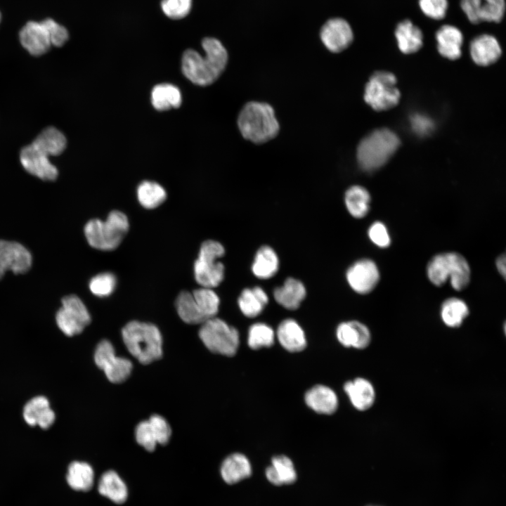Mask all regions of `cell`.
<instances>
[{"instance_id": "7c38bea8", "label": "cell", "mask_w": 506, "mask_h": 506, "mask_svg": "<svg viewBox=\"0 0 506 506\" xmlns=\"http://www.w3.org/2000/svg\"><path fill=\"white\" fill-rule=\"evenodd\" d=\"M94 361L112 383H120L126 380L132 370L131 362L126 358L117 356L112 344L106 339L97 345Z\"/></svg>"}, {"instance_id": "4fadbf2b", "label": "cell", "mask_w": 506, "mask_h": 506, "mask_svg": "<svg viewBox=\"0 0 506 506\" xmlns=\"http://www.w3.org/2000/svg\"><path fill=\"white\" fill-rule=\"evenodd\" d=\"M171 434L169 424L159 415H153L148 420L141 422L135 430L137 443L148 451H153L157 443L166 444Z\"/></svg>"}, {"instance_id": "8fae6325", "label": "cell", "mask_w": 506, "mask_h": 506, "mask_svg": "<svg viewBox=\"0 0 506 506\" xmlns=\"http://www.w3.org/2000/svg\"><path fill=\"white\" fill-rule=\"evenodd\" d=\"M56 318L59 328L67 336L79 334L91 322L86 306L74 294L62 299V306L58 311Z\"/></svg>"}, {"instance_id": "74e56055", "label": "cell", "mask_w": 506, "mask_h": 506, "mask_svg": "<svg viewBox=\"0 0 506 506\" xmlns=\"http://www.w3.org/2000/svg\"><path fill=\"white\" fill-rule=\"evenodd\" d=\"M469 315L467 304L457 297L446 299L441 307V318L443 323L450 327H457L462 325Z\"/></svg>"}, {"instance_id": "8d00e7d4", "label": "cell", "mask_w": 506, "mask_h": 506, "mask_svg": "<svg viewBox=\"0 0 506 506\" xmlns=\"http://www.w3.org/2000/svg\"><path fill=\"white\" fill-rule=\"evenodd\" d=\"M93 470L88 463L75 461L69 465L67 481L72 488L89 491L93 484Z\"/></svg>"}, {"instance_id": "ac0fdd59", "label": "cell", "mask_w": 506, "mask_h": 506, "mask_svg": "<svg viewBox=\"0 0 506 506\" xmlns=\"http://www.w3.org/2000/svg\"><path fill=\"white\" fill-rule=\"evenodd\" d=\"M20 160L27 172L42 180L53 181L58 176V169L52 164L48 156L32 144L22 148Z\"/></svg>"}, {"instance_id": "ee69618b", "label": "cell", "mask_w": 506, "mask_h": 506, "mask_svg": "<svg viewBox=\"0 0 506 506\" xmlns=\"http://www.w3.org/2000/svg\"><path fill=\"white\" fill-rule=\"evenodd\" d=\"M419 6L423 13L434 20H441L446 15L447 0H419Z\"/></svg>"}, {"instance_id": "2e32d148", "label": "cell", "mask_w": 506, "mask_h": 506, "mask_svg": "<svg viewBox=\"0 0 506 506\" xmlns=\"http://www.w3.org/2000/svg\"><path fill=\"white\" fill-rule=\"evenodd\" d=\"M32 260L30 252L21 244L0 240V278L7 271L15 274L27 272L31 267Z\"/></svg>"}, {"instance_id": "6da1fadb", "label": "cell", "mask_w": 506, "mask_h": 506, "mask_svg": "<svg viewBox=\"0 0 506 506\" xmlns=\"http://www.w3.org/2000/svg\"><path fill=\"white\" fill-rule=\"evenodd\" d=\"M205 56L193 49L186 50L181 59V70L193 84L207 86L221 74L228 63V52L222 43L214 37H206L202 41Z\"/></svg>"}, {"instance_id": "f6af8a7d", "label": "cell", "mask_w": 506, "mask_h": 506, "mask_svg": "<svg viewBox=\"0 0 506 506\" xmlns=\"http://www.w3.org/2000/svg\"><path fill=\"white\" fill-rule=\"evenodd\" d=\"M368 238L376 246L385 248L391 243V238L386 226L380 221H375L368 230Z\"/></svg>"}, {"instance_id": "52a82bcc", "label": "cell", "mask_w": 506, "mask_h": 506, "mask_svg": "<svg viewBox=\"0 0 506 506\" xmlns=\"http://www.w3.org/2000/svg\"><path fill=\"white\" fill-rule=\"evenodd\" d=\"M129 223L122 212H111L105 221L90 220L84 227L87 242L93 248L110 251L117 248L126 234Z\"/></svg>"}, {"instance_id": "4316f807", "label": "cell", "mask_w": 506, "mask_h": 506, "mask_svg": "<svg viewBox=\"0 0 506 506\" xmlns=\"http://www.w3.org/2000/svg\"><path fill=\"white\" fill-rule=\"evenodd\" d=\"M23 416L28 424L39 425L43 429L48 428L55 420V413L44 396H37L28 401L24 407Z\"/></svg>"}, {"instance_id": "cb8c5ba5", "label": "cell", "mask_w": 506, "mask_h": 506, "mask_svg": "<svg viewBox=\"0 0 506 506\" xmlns=\"http://www.w3.org/2000/svg\"><path fill=\"white\" fill-rule=\"evenodd\" d=\"M304 400L311 409L320 414H332L338 407L335 392L325 385L318 384L311 387L306 392Z\"/></svg>"}, {"instance_id": "277c9868", "label": "cell", "mask_w": 506, "mask_h": 506, "mask_svg": "<svg viewBox=\"0 0 506 506\" xmlns=\"http://www.w3.org/2000/svg\"><path fill=\"white\" fill-rule=\"evenodd\" d=\"M400 145L398 136L389 129H377L363 138L357 148V160L362 169H379L391 157Z\"/></svg>"}, {"instance_id": "30bf717a", "label": "cell", "mask_w": 506, "mask_h": 506, "mask_svg": "<svg viewBox=\"0 0 506 506\" xmlns=\"http://www.w3.org/2000/svg\"><path fill=\"white\" fill-rule=\"evenodd\" d=\"M396 84V78L392 73L375 72L365 86V101L377 111L394 108L400 99V92Z\"/></svg>"}, {"instance_id": "f546056e", "label": "cell", "mask_w": 506, "mask_h": 506, "mask_svg": "<svg viewBox=\"0 0 506 506\" xmlns=\"http://www.w3.org/2000/svg\"><path fill=\"white\" fill-rule=\"evenodd\" d=\"M268 481L275 486L293 484L297 478L294 465L287 456L276 455L265 470Z\"/></svg>"}, {"instance_id": "5bb4252c", "label": "cell", "mask_w": 506, "mask_h": 506, "mask_svg": "<svg viewBox=\"0 0 506 506\" xmlns=\"http://www.w3.org/2000/svg\"><path fill=\"white\" fill-rule=\"evenodd\" d=\"M346 279L354 292L360 294H366L377 286L379 280V269L372 260L362 259L348 268Z\"/></svg>"}, {"instance_id": "ffe728a7", "label": "cell", "mask_w": 506, "mask_h": 506, "mask_svg": "<svg viewBox=\"0 0 506 506\" xmlns=\"http://www.w3.org/2000/svg\"><path fill=\"white\" fill-rule=\"evenodd\" d=\"M336 336L345 347L358 349L366 348L370 343L371 334L368 327L358 320H349L338 325Z\"/></svg>"}, {"instance_id": "836d02e7", "label": "cell", "mask_w": 506, "mask_h": 506, "mask_svg": "<svg viewBox=\"0 0 506 506\" xmlns=\"http://www.w3.org/2000/svg\"><path fill=\"white\" fill-rule=\"evenodd\" d=\"M32 144L49 157L61 154L67 141L62 132L56 128L48 127L42 131Z\"/></svg>"}, {"instance_id": "d4e9b609", "label": "cell", "mask_w": 506, "mask_h": 506, "mask_svg": "<svg viewBox=\"0 0 506 506\" xmlns=\"http://www.w3.org/2000/svg\"><path fill=\"white\" fill-rule=\"evenodd\" d=\"M344 390L353 406L361 411L372 407L375 400V391L370 382L362 377L346 382Z\"/></svg>"}, {"instance_id": "c3c4849f", "label": "cell", "mask_w": 506, "mask_h": 506, "mask_svg": "<svg viewBox=\"0 0 506 506\" xmlns=\"http://www.w3.org/2000/svg\"><path fill=\"white\" fill-rule=\"evenodd\" d=\"M1 13H0V21H1Z\"/></svg>"}, {"instance_id": "9a60e30c", "label": "cell", "mask_w": 506, "mask_h": 506, "mask_svg": "<svg viewBox=\"0 0 506 506\" xmlns=\"http://www.w3.org/2000/svg\"><path fill=\"white\" fill-rule=\"evenodd\" d=\"M324 46L332 53H339L347 48L353 40V33L349 23L342 18L327 20L320 32Z\"/></svg>"}, {"instance_id": "8992f818", "label": "cell", "mask_w": 506, "mask_h": 506, "mask_svg": "<svg viewBox=\"0 0 506 506\" xmlns=\"http://www.w3.org/2000/svg\"><path fill=\"white\" fill-rule=\"evenodd\" d=\"M427 277L436 286L443 285L450 279L455 290H462L470 281V268L466 259L458 252L435 255L428 263Z\"/></svg>"}, {"instance_id": "e0dca14e", "label": "cell", "mask_w": 506, "mask_h": 506, "mask_svg": "<svg viewBox=\"0 0 506 506\" xmlns=\"http://www.w3.org/2000/svg\"><path fill=\"white\" fill-rule=\"evenodd\" d=\"M460 6L468 20L474 24L499 22L505 11V0H461Z\"/></svg>"}, {"instance_id": "3957f363", "label": "cell", "mask_w": 506, "mask_h": 506, "mask_svg": "<svg viewBox=\"0 0 506 506\" xmlns=\"http://www.w3.org/2000/svg\"><path fill=\"white\" fill-rule=\"evenodd\" d=\"M124 343L129 352L143 364H149L162 355V337L153 324L133 320L122 330Z\"/></svg>"}, {"instance_id": "83f0119b", "label": "cell", "mask_w": 506, "mask_h": 506, "mask_svg": "<svg viewBox=\"0 0 506 506\" xmlns=\"http://www.w3.org/2000/svg\"><path fill=\"white\" fill-rule=\"evenodd\" d=\"M220 471L222 479L228 484H236L250 476L252 472L248 458L239 453L228 455L223 461Z\"/></svg>"}, {"instance_id": "d6986e66", "label": "cell", "mask_w": 506, "mask_h": 506, "mask_svg": "<svg viewBox=\"0 0 506 506\" xmlns=\"http://www.w3.org/2000/svg\"><path fill=\"white\" fill-rule=\"evenodd\" d=\"M19 39L21 45L33 56L46 53L51 43L42 22H27L20 30Z\"/></svg>"}, {"instance_id": "b9f144b4", "label": "cell", "mask_w": 506, "mask_h": 506, "mask_svg": "<svg viewBox=\"0 0 506 506\" xmlns=\"http://www.w3.org/2000/svg\"><path fill=\"white\" fill-rule=\"evenodd\" d=\"M192 0H162L161 8L164 13L172 19L186 17L191 9Z\"/></svg>"}, {"instance_id": "4dcf8cb0", "label": "cell", "mask_w": 506, "mask_h": 506, "mask_svg": "<svg viewBox=\"0 0 506 506\" xmlns=\"http://www.w3.org/2000/svg\"><path fill=\"white\" fill-rule=\"evenodd\" d=\"M279 268V258L275 251L268 245L260 247L254 257L251 270L255 277L267 280L273 277Z\"/></svg>"}, {"instance_id": "7bdbcfd3", "label": "cell", "mask_w": 506, "mask_h": 506, "mask_svg": "<svg viewBox=\"0 0 506 506\" xmlns=\"http://www.w3.org/2000/svg\"><path fill=\"white\" fill-rule=\"evenodd\" d=\"M46 27L51 45L63 46L68 39L69 34L67 29L51 18L41 21Z\"/></svg>"}, {"instance_id": "9c48e42d", "label": "cell", "mask_w": 506, "mask_h": 506, "mask_svg": "<svg viewBox=\"0 0 506 506\" xmlns=\"http://www.w3.org/2000/svg\"><path fill=\"white\" fill-rule=\"evenodd\" d=\"M199 337L209 351L223 356L235 355L239 346L237 329L216 317L202 324Z\"/></svg>"}, {"instance_id": "44dd1931", "label": "cell", "mask_w": 506, "mask_h": 506, "mask_svg": "<svg viewBox=\"0 0 506 506\" xmlns=\"http://www.w3.org/2000/svg\"><path fill=\"white\" fill-rule=\"evenodd\" d=\"M306 295L304 283L294 278H286L283 284L275 287L273 292L275 301L288 310L297 309Z\"/></svg>"}, {"instance_id": "7dc6e473", "label": "cell", "mask_w": 506, "mask_h": 506, "mask_svg": "<svg viewBox=\"0 0 506 506\" xmlns=\"http://www.w3.org/2000/svg\"><path fill=\"white\" fill-rule=\"evenodd\" d=\"M505 254H502L500 256L495 262L496 268L500 274L503 278H505V273H506V268H505Z\"/></svg>"}, {"instance_id": "d6a6232c", "label": "cell", "mask_w": 506, "mask_h": 506, "mask_svg": "<svg viewBox=\"0 0 506 506\" xmlns=\"http://www.w3.org/2000/svg\"><path fill=\"white\" fill-rule=\"evenodd\" d=\"M370 195L363 186L355 185L349 188L344 194V203L348 212L353 218L361 219L370 209Z\"/></svg>"}, {"instance_id": "1f68e13d", "label": "cell", "mask_w": 506, "mask_h": 506, "mask_svg": "<svg viewBox=\"0 0 506 506\" xmlns=\"http://www.w3.org/2000/svg\"><path fill=\"white\" fill-rule=\"evenodd\" d=\"M395 37L398 46L403 53L417 52L422 46V32L409 20H405L397 25Z\"/></svg>"}, {"instance_id": "484cf974", "label": "cell", "mask_w": 506, "mask_h": 506, "mask_svg": "<svg viewBox=\"0 0 506 506\" xmlns=\"http://www.w3.org/2000/svg\"><path fill=\"white\" fill-rule=\"evenodd\" d=\"M437 48L439 53L450 60H456L461 56L463 36L456 27L445 25L436 33Z\"/></svg>"}, {"instance_id": "ab89813d", "label": "cell", "mask_w": 506, "mask_h": 506, "mask_svg": "<svg viewBox=\"0 0 506 506\" xmlns=\"http://www.w3.org/2000/svg\"><path fill=\"white\" fill-rule=\"evenodd\" d=\"M275 333L273 328L264 323L252 324L248 330L247 343L252 349L272 346L275 341Z\"/></svg>"}, {"instance_id": "bcb514c9", "label": "cell", "mask_w": 506, "mask_h": 506, "mask_svg": "<svg viewBox=\"0 0 506 506\" xmlns=\"http://www.w3.org/2000/svg\"><path fill=\"white\" fill-rule=\"evenodd\" d=\"M412 124L413 129L420 134H428L433 129L432 122L423 115H415L413 117Z\"/></svg>"}, {"instance_id": "f1b7e54d", "label": "cell", "mask_w": 506, "mask_h": 506, "mask_svg": "<svg viewBox=\"0 0 506 506\" xmlns=\"http://www.w3.org/2000/svg\"><path fill=\"white\" fill-rule=\"evenodd\" d=\"M268 303V296L260 286L243 289L238 299L240 311L247 318H254L260 315Z\"/></svg>"}, {"instance_id": "603a6c76", "label": "cell", "mask_w": 506, "mask_h": 506, "mask_svg": "<svg viewBox=\"0 0 506 506\" xmlns=\"http://www.w3.org/2000/svg\"><path fill=\"white\" fill-rule=\"evenodd\" d=\"M280 344L290 352H299L306 346L304 330L292 318H286L278 325L275 333Z\"/></svg>"}, {"instance_id": "ba28073f", "label": "cell", "mask_w": 506, "mask_h": 506, "mask_svg": "<svg viewBox=\"0 0 506 506\" xmlns=\"http://www.w3.org/2000/svg\"><path fill=\"white\" fill-rule=\"evenodd\" d=\"M224 254L225 249L218 241L208 240L202 244L194 264L195 278L200 285L212 289L223 281L225 268L219 259Z\"/></svg>"}, {"instance_id": "e575fe53", "label": "cell", "mask_w": 506, "mask_h": 506, "mask_svg": "<svg viewBox=\"0 0 506 506\" xmlns=\"http://www.w3.org/2000/svg\"><path fill=\"white\" fill-rule=\"evenodd\" d=\"M99 493L117 504L125 502L127 498V488L120 478L114 471L105 472L98 483Z\"/></svg>"}, {"instance_id": "5b68a950", "label": "cell", "mask_w": 506, "mask_h": 506, "mask_svg": "<svg viewBox=\"0 0 506 506\" xmlns=\"http://www.w3.org/2000/svg\"><path fill=\"white\" fill-rule=\"evenodd\" d=\"M220 299L212 289L203 287L181 292L175 302L177 313L185 323L202 324L216 317L219 308Z\"/></svg>"}, {"instance_id": "f35d334b", "label": "cell", "mask_w": 506, "mask_h": 506, "mask_svg": "<svg viewBox=\"0 0 506 506\" xmlns=\"http://www.w3.org/2000/svg\"><path fill=\"white\" fill-rule=\"evenodd\" d=\"M137 197L140 204L146 209H154L166 199L164 188L156 182L143 181L137 188Z\"/></svg>"}, {"instance_id": "d590c367", "label": "cell", "mask_w": 506, "mask_h": 506, "mask_svg": "<svg viewBox=\"0 0 506 506\" xmlns=\"http://www.w3.org/2000/svg\"><path fill=\"white\" fill-rule=\"evenodd\" d=\"M151 102L160 111L179 108L181 103V91L171 84H157L152 90Z\"/></svg>"}, {"instance_id": "7a4b0ae2", "label": "cell", "mask_w": 506, "mask_h": 506, "mask_svg": "<svg viewBox=\"0 0 506 506\" xmlns=\"http://www.w3.org/2000/svg\"><path fill=\"white\" fill-rule=\"evenodd\" d=\"M238 126L242 136L254 143L275 138L280 130L273 108L268 103L251 101L239 113Z\"/></svg>"}, {"instance_id": "7402d4cb", "label": "cell", "mask_w": 506, "mask_h": 506, "mask_svg": "<svg viewBox=\"0 0 506 506\" xmlns=\"http://www.w3.org/2000/svg\"><path fill=\"white\" fill-rule=\"evenodd\" d=\"M470 54L475 63L486 66L496 62L501 55V48L498 40L490 34H481L470 44Z\"/></svg>"}, {"instance_id": "60d3db41", "label": "cell", "mask_w": 506, "mask_h": 506, "mask_svg": "<svg viewBox=\"0 0 506 506\" xmlns=\"http://www.w3.org/2000/svg\"><path fill=\"white\" fill-rule=\"evenodd\" d=\"M116 277L109 272L96 275L89 282V289L96 296L105 297L111 294L116 287Z\"/></svg>"}]
</instances>
